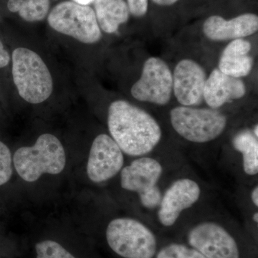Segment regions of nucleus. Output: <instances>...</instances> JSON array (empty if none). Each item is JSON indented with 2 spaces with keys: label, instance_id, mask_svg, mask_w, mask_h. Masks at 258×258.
<instances>
[{
  "label": "nucleus",
  "instance_id": "1",
  "mask_svg": "<svg viewBox=\"0 0 258 258\" xmlns=\"http://www.w3.org/2000/svg\"><path fill=\"white\" fill-rule=\"evenodd\" d=\"M108 127L112 139L131 157L152 152L162 137L160 125L152 115L123 100L110 105Z\"/></svg>",
  "mask_w": 258,
  "mask_h": 258
},
{
  "label": "nucleus",
  "instance_id": "2",
  "mask_svg": "<svg viewBox=\"0 0 258 258\" xmlns=\"http://www.w3.org/2000/svg\"><path fill=\"white\" fill-rule=\"evenodd\" d=\"M13 164L22 179L34 182L44 174H60L66 164V152L55 136L44 134L32 147L18 149L13 157Z\"/></svg>",
  "mask_w": 258,
  "mask_h": 258
},
{
  "label": "nucleus",
  "instance_id": "3",
  "mask_svg": "<svg viewBox=\"0 0 258 258\" xmlns=\"http://www.w3.org/2000/svg\"><path fill=\"white\" fill-rule=\"evenodd\" d=\"M105 236L108 247L120 258H155L161 245L150 227L130 217L111 220Z\"/></svg>",
  "mask_w": 258,
  "mask_h": 258
},
{
  "label": "nucleus",
  "instance_id": "4",
  "mask_svg": "<svg viewBox=\"0 0 258 258\" xmlns=\"http://www.w3.org/2000/svg\"><path fill=\"white\" fill-rule=\"evenodd\" d=\"M13 81L19 95L32 104L46 101L53 82L48 68L40 56L25 47L15 49L12 56Z\"/></svg>",
  "mask_w": 258,
  "mask_h": 258
},
{
  "label": "nucleus",
  "instance_id": "5",
  "mask_svg": "<svg viewBox=\"0 0 258 258\" xmlns=\"http://www.w3.org/2000/svg\"><path fill=\"white\" fill-rule=\"evenodd\" d=\"M184 243L207 258H251L245 244L221 224L200 222L186 232Z\"/></svg>",
  "mask_w": 258,
  "mask_h": 258
},
{
  "label": "nucleus",
  "instance_id": "6",
  "mask_svg": "<svg viewBox=\"0 0 258 258\" xmlns=\"http://www.w3.org/2000/svg\"><path fill=\"white\" fill-rule=\"evenodd\" d=\"M171 125L186 140L193 143H207L220 137L226 126L227 118L213 108L178 106L170 112Z\"/></svg>",
  "mask_w": 258,
  "mask_h": 258
},
{
  "label": "nucleus",
  "instance_id": "7",
  "mask_svg": "<svg viewBox=\"0 0 258 258\" xmlns=\"http://www.w3.org/2000/svg\"><path fill=\"white\" fill-rule=\"evenodd\" d=\"M49 25L55 31L85 44L99 41L101 30L94 10L88 5L66 1L56 5L47 17Z\"/></svg>",
  "mask_w": 258,
  "mask_h": 258
},
{
  "label": "nucleus",
  "instance_id": "8",
  "mask_svg": "<svg viewBox=\"0 0 258 258\" xmlns=\"http://www.w3.org/2000/svg\"><path fill=\"white\" fill-rule=\"evenodd\" d=\"M163 171V166L157 159L139 157L120 171V186L127 191L137 193L144 208H157L162 198L158 183Z\"/></svg>",
  "mask_w": 258,
  "mask_h": 258
},
{
  "label": "nucleus",
  "instance_id": "9",
  "mask_svg": "<svg viewBox=\"0 0 258 258\" xmlns=\"http://www.w3.org/2000/svg\"><path fill=\"white\" fill-rule=\"evenodd\" d=\"M173 92V75L168 64L159 57L144 62L142 76L132 86L131 93L137 101L164 106Z\"/></svg>",
  "mask_w": 258,
  "mask_h": 258
},
{
  "label": "nucleus",
  "instance_id": "10",
  "mask_svg": "<svg viewBox=\"0 0 258 258\" xmlns=\"http://www.w3.org/2000/svg\"><path fill=\"white\" fill-rule=\"evenodd\" d=\"M124 164L121 149L111 136L102 134L96 137L88 157L87 174L94 183H101L114 177Z\"/></svg>",
  "mask_w": 258,
  "mask_h": 258
},
{
  "label": "nucleus",
  "instance_id": "11",
  "mask_svg": "<svg viewBox=\"0 0 258 258\" xmlns=\"http://www.w3.org/2000/svg\"><path fill=\"white\" fill-rule=\"evenodd\" d=\"M201 195L200 185L195 180H176L162 195L158 210V220L166 228L173 227L184 210L198 203Z\"/></svg>",
  "mask_w": 258,
  "mask_h": 258
},
{
  "label": "nucleus",
  "instance_id": "12",
  "mask_svg": "<svg viewBox=\"0 0 258 258\" xmlns=\"http://www.w3.org/2000/svg\"><path fill=\"white\" fill-rule=\"evenodd\" d=\"M173 75V91L176 100L184 106L200 105L204 100L207 81L205 70L198 62L184 59L176 64Z\"/></svg>",
  "mask_w": 258,
  "mask_h": 258
},
{
  "label": "nucleus",
  "instance_id": "13",
  "mask_svg": "<svg viewBox=\"0 0 258 258\" xmlns=\"http://www.w3.org/2000/svg\"><path fill=\"white\" fill-rule=\"evenodd\" d=\"M257 30L258 17L253 13H244L230 20L212 15L203 25L205 36L215 41L244 38L253 35Z\"/></svg>",
  "mask_w": 258,
  "mask_h": 258
},
{
  "label": "nucleus",
  "instance_id": "14",
  "mask_svg": "<svg viewBox=\"0 0 258 258\" xmlns=\"http://www.w3.org/2000/svg\"><path fill=\"white\" fill-rule=\"evenodd\" d=\"M245 93V84L242 80L215 69L205 83L204 100L210 108L217 109L228 102L242 98Z\"/></svg>",
  "mask_w": 258,
  "mask_h": 258
},
{
  "label": "nucleus",
  "instance_id": "15",
  "mask_svg": "<svg viewBox=\"0 0 258 258\" xmlns=\"http://www.w3.org/2000/svg\"><path fill=\"white\" fill-rule=\"evenodd\" d=\"M251 47L250 42L243 38L232 40L222 52L218 69L237 79L248 76L253 66V58L249 55Z\"/></svg>",
  "mask_w": 258,
  "mask_h": 258
},
{
  "label": "nucleus",
  "instance_id": "16",
  "mask_svg": "<svg viewBox=\"0 0 258 258\" xmlns=\"http://www.w3.org/2000/svg\"><path fill=\"white\" fill-rule=\"evenodd\" d=\"M93 3L97 21L106 33H114L128 21L130 12L124 0H94Z\"/></svg>",
  "mask_w": 258,
  "mask_h": 258
},
{
  "label": "nucleus",
  "instance_id": "17",
  "mask_svg": "<svg viewBox=\"0 0 258 258\" xmlns=\"http://www.w3.org/2000/svg\"><path fill=\"white\" fill-rule=\"evenodd\" d=\"M232 146L242 154L244 173L254 176L258 173V141L252 132L243 130L238 132L233 139Z\"/></svg>",
  "mask_w": 258,
  "mask_h": 258
},
{
  "label": "nucleus",
  "instance_id": "18",
  "mask_svg": "<svg viewBox=\"0 0 258 258\" xmlns=\"http://www.w3.org/2000/svg\"><path fill=\"white\" fill-rule=\"evenodd\" d=\"M8 8L25 21H41L48 14L50 0H8Z\"/></svg>",
  "mask_w": 258,
  "mask_h": 258
},
{
  "label": "nucleus",
  "instance_id": "19",
  "mask_svg": "<svg viewBox=\"0 0 258 258\" xmlns=\"http://www.w3.org/2000/svg\"><path fill=\"white\" fill-rule=\"evenodd\" d=\"M155 258H207L193 247L181 241L161 244Z\"/></svg>",
  "mask_w": 258,
  "mask_h": 258
},
{
  "label": "nucleus",
  "instance_id": "20",
  "mask_svg": "<svg viewBox=\"0 0 258 258\" xmlns=\"http://www.w3.org/2000/svg\"><path fill=\"white\" fill-rule=\"evenodd\" d=\"M36 258H76L56 241L47 240L35 245Z\"/></svg>",
  "mask_w": 258,
  "mask_h": 258
},
{
  "label": "nucleus",
  "instance_id": "21",
  "mask_svg": "<svg viewBox=\"0 0 258 258\" xmlns=\"http://www.w3.org/2000/svg\"><path fill=\"white\" fill-rule=\"evenodd\" d=\"M13 175V159L9 148L0 141V186L8 183Z\"/></svg>",
  "mask_w": 258,
  "mask_h": 258
},
{
  "label": "nucleus",
  "instance_id": "22",
  "mask_svg": "<svg viewBox=\"0 0 258 258\" xmlns=\"http://www.w3.org/2000/svg\"><path fill=\"white\" fill-rule=\"evenodd\" d=\"M130 14L141 18L147 14L149 0H127Z\"/></svg>",
  "mask_w": 258,
  "mask_h": 258
},
{
  "label": "nucleus",
  "instance_id": "23",
  "mask_svg": "<svg viewBox=\"0 0 258 258\" xmlns=\"http://www.w3.org/2000/svg\"><path fill=\"white\" fill-rule=\"evenodd\" d=\"M10 62L9 52L5 49L3 42L0 40V69L6 67Z\"/></svg>",
  "mask_w": 258,
  "mask_h": 258
},
{
  "label": "nucleus",
  "instance_id": "24",
  "mask_svg": "<svg viewBox=\"0 0 258 258\" xmlns=\"http://www.w3.org/2000/svg\"><path fill=\"white\" fill-rule=\"evenodd\" d=\"M155 4L160 6H170L175 4L179 0H152Z\"/></svg>",
  "mask_w": 258,
  "mask_h": 258
},
{
  "label": "nucleus",
  "instance_id": "25",
  "mask_svg": "<svg viewBox=\"0 0 258 258\" xmlns=\"http://www.w3.org/2000/svg\"><path fill=\"white\" fill-rule=\"evenodd\" d=\"M251 199H252V203L255 207L258 206V186H256L255 187L252 189V193H251Z\"/></svg>",
  "mask_w": 258,
  "mask_h": 258
},
{
  "label": "nucleus",
  "instance_id": "26",
  "mask_svg": "<svg viewBox=\"0 0 258 258\" xmlns=\"http://www.w3.org/2000/svg\"><path fill=\"white\" fill-rule=\"evenodd\" d=\"M73 2L80 5H88L93 3L94 0H73Z\"/></svg>",
  "mask_w": 258,
  "mask_h": 258
},
{
  "label": "nucleus",
  "instance_id": "27",
  "mask_svg": "<svg viewBox=\"0 0 258 258\" xmlns=\"http://www.w3.org/2000/svg\"><path fill=\"white\" fill-rule=\"evenodd\" d=\"M257 131H258V125H255L254 126L253 131H252V133H253V134L254 135V137H257V138L258 137V132H257Z\"/></svg>",
  "mask_w": 258,
  "mask_h": 258
},
{
  "label": "nucleus",
  "instance_id": "28",
  "mask_svg": "<svg viewBox=\"0 0 258 258\" xmlns=\"http://www.w3.org/2000/svg\"><path fill=\"white\" fill-rule=\"evenodd\" d=\"M252 219H253V222L254 223L257 224L258 222V213L257 212H254L253 214V216H252Z\"/></svg>",
  "mask_w": 258,
  "mask_h": 258
}]
</instances>
